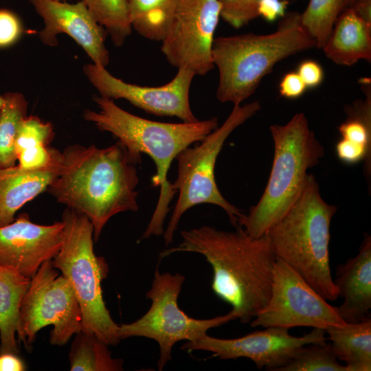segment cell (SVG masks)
<instances>
[{"mask_svg":"<svg viewBox=\"0 0 371 371\" xmlns=\"http://www.w3.org/2000/svg\"><path fill=\"white\" fill-rule=\"evenodd\" d=\"M233 232L203 225L181 232L177 247L159 253V260L178 252L201 254L212 267V289L232 306L241 323L253 319L267 302L276 256L265 235L255 238L240 226Z\"/></svg>","mask_w":371,"mask_h":371,"instance_id":"cell-1","label":"cell"},{"mask_svg":"<svg viewBox=\"0 0 371 371\" xmlns=\"http://www.w3.org/2000/svg\"><path fill=\"white\" fill-rule=\"evenodd\" d=\"M61 153L59 174L47 192L66 207L86 216L97 242L112 216L138 210L136 165L119 141L102 148L70 145Z\"/></svg>","mask_w":371,"mask_h":371,"instance_id":"cell-2","label":"cell"},{"mask_svg":"<svg viewBox=\"0 0 371 371\" xmlns=\"http://www.w3.org/2000/svg\"><path fill=\"white\" fill-rule=\"evenodd\" d=\"M98 111L86 110L83 117L100 131L111 133L126 147L131 161L142 162V155H148L156 166L152 185L159 187V199L152 218L141 239L164 234V224L169 205L177 193L168 179L174 159L185 148L201 142L218 127L216 117L194 122L168 123L135 115L118 106L113 100L94 95Z\"/></svg>","mask_w":371,"mask_h":371,"instance_id":"cell-3","label":"cell"},{"mask_svg":"<svg viewBox=\"0 0 371 371\" xmlns=\"http://www.w3.org/2000/svg\"><path fill=\"white\" fill-rule=\"evenodd\" d=\"M314 47L315 41L303 27L297 12H286L270 34L215 38L212 59L219 76L217 100L240 104L278 62Z\"/></svg>","mask_w":371,"mask_h":371,"instance_id":"cell-4","label":"cell"},{"mask_svg":"<svg viewBox=\"0 0 371 371\" xmlns=\"http://www.w3.org/2000/svg\"><path fill=\"white\" fill-rule=\"evenodd\" d=\"M337 210L324 201L315 176L308 173L299 196L266 233L276 258L330 301L339 297L329 254L330 223Z\"/></svg>","mask_w":371,"mask_h":371,"instance_id":"cell-5","label":"cell"},{"mask_svg":"<svg viewBox=\"0 0 371 371\" xmlns=\"http://www.w3.org/2000/svg\"><path fill=\"white\" fill-rule=\"evenodd\" d=\"M270 131L274 153L267 186L258 202L238 222L255 238L265 235L287 212L302 190L308 170L324 155L304 113L285 124L271 125Z\"/></svg>","mask_w":371,"mask_h":371,"instance_id":"cell-6","label":"cell"},{"mask_svg":"<svg viewBox=\"0 0 371 371\" xmlns=\"http://www.w3.org/2000/svg\"><path fill=\"white\" fill-rule=\"evenodd\" d=\"M63 241L52 265L71 283L82 317V330L94 334L109 346H116L120 339L118 324L106 306L102 282L109 266L93 249V226L84 214L66 207L62 214Z\"/></svg>","mask_w":371,"mask_h":371,"instance_id":"cell-7","label":"cell"},{"mask_svg":"<svg viewBox=\"0 0 371 371\" xmlns=\"http://www.w3.org/2000/svg\"><path fill=\"white\" fill-rule=\"evenodd\" d=\"M260 108L258 101L243 106L234 105L221 126L207 135L199 145L193 148L189 146L177 156V177L172 185L176 192H179V196L163 234L166 246L172 243L182 215L196 205L210 203L219 206L227 213L232 225L238 226L244 214L220 192L215 180V165L227 138Z\"/></svg>","mask_w":371,"mask_h":371,"instance_id":"cell-8","label":"cell"},{"mask_svg":"<svg viewBox=\"0 0 371 371\" xmlns=\"http://www.w3.org/2000/svg\"><path fill=\"white\" fill-rule=\"evenodd\" d=\"M185 280V276L180 273H160L156 269L151 287L146 292V297L151 301L148 311L137 320L117 327L120 339L143 337L152 339L159 344V370H162L171 360L172 349L176 343L194 341L210 328L236 319L230 312L210 319L189 317L177 303Z\"/></svg>","mask_w":371,"mask_h":371,"instance_id":"cell-9","label":"cell"},{"mask_svg":"<svg viewBox=\"0 0 371 371\" xmlns=\"http://www.w3.org/2000/svg\"><path fill=\"white\" fill-rule=\"evenodd\" d=\"M53 326L49 343L63 346L82 330L81 309L70 282L52 260L43 262L32 276L19 308L17 339L30 352L36 335Z\"/></svg>","mask_w":371,"mask_h":371,"instance_id":"cell-10","label":"cell"},{"mask_svg":"<svg viewBox=\"0 0 371 371\" xmlns=\"http://www.w3.org/2000/svg\"><path fill=\"white\" fill-rule=\"evenodd\" d=\"M346 322L337 307L330 305L297 271L277 258L269 298L257 313L251 327L305 326L326 329Z\"/></svg>","mask_w":371,"mask_h":371,"instance_id":"cell-11","label":"cell"},{"mask_svg":"<svg viewBox=\"0 0 371 371\" xmlns=\"http://www.w3.org/2000/svg\"><path fill=\"white\" fill-rule=\"evenodd\" d=\"M220 17L217 0H178L161 41V51L169 64L195 76H205L214 69L212 49Z\"/></svg>","mask_w":371,"mask_h":371,"instance_id":"cell-12","label":"cell"},{"mask_svg":"<svg viewBox=\"0 0 371 371\" xmlns=\"http://www.w3.org/2000/svg\"><path fill=\"white\" fill-rule=\"evenodd\" d=\"M289 330L269 326L235 339L216 338L205 333L194 341H186L181 349L212 352L213 357L221 359L247 358L258 369L278 371L305 345L327 340L323 328H313L301 337L291 335Z\"/></svg>","mask_w":371,"mask_h":371,"instance_id":"cell-13","label":"cell"},{"mask_svg":"<svg viewBox=\"0 0 371 371\" xmlns=\"http://www.w3.org/2000/svg\"><path fill=\"white\" fill-rule=\"evenodd\" d=\"M85 75L100 96L124 99L137 108L157 116L177 117L184 122L199 120L192 111L189 94L195 74L179 68L173 79L161 86L148 87L128 83L93 63L83 67Z\"/></svg>","mask_w":371,"mask_h":371,"instance_id":"cell-14","label":"cell"},{"mask_svg":"<svg viewBox=\"0 0 371 371\" xmlns=\"http://www.w3.org/2000/svg\"><path fill=\"white\" fill-rule=\"evenodd\" d=\"M63 233L62 221L40 225L21 213L12 223L0 226V264L32 278L43 262L58 254Z\"/></svg>","mask_w":371,"mask_h":371,"instance_id":"cell-15","label":"cell"},{"mask_svg":"<svg viewBox=\"0 0 371 371\" xmlns=\"http://www.w3.org/2000/svg\"><path fill=\"white\" fill-rule=\"evenodd\" d=\"M44 21L39 33L41 41L57 45L56 36L63 33L71 37L87 53L93 64L106 67L109 52L105 45L106 30L94 19L85 3H67L55 0H30Z\"/></svg>","mask_w":371,"mask_h":371,"instance_id":"cell-16","label":"cell"},{"mask_svg":"<svg viewBox=\"0 0 371 371\" xmlns=\"http://www.w3.org/2000/svg\"><path fill=\"white\" fill-rule=\"evenodd\" d=\"M334 283L342 304L337 307L341 319L355 323L370 317L371 237L366 234L359 253L337 267Z\"/></svg>","mask_w":371,"mask_h":371,"instance_id":"cell-17","label":"cell"},{"mask_svg":"<svg viewBox=\"0 0 371 371\" xmlns=\"http://www.w3.org/2000/svg\"><path fill=\"white\" fill-rule=\"evenodd\" d=\"M62 163L59 150L53 161L41 169H25L17 164L0 169V226L15 220L16 213L45 191L58 175Z\"/></svg>","mask_w":371,"mask_h":371,"instance_id":"cell-18","label":"cell"},{"mask_svg":"<svg viewBox=\"0 0 371 371\" xmlns=\"http://www.w3.org/2000/svg\"><path fill=\"white\" fill-rule=\"evenodd\" d=\"M326 56L337 65L352 66L360 60H371V26L351 7L344 8L322 47Z\"/></svg>","mask_w":371,"mask_h":371,"instance_id":"cell-19","label":"cell"},{"mask_svg":"<svg viewBox=\"0 0 371 371\" xmlns=\"http://www.w3.org/2000/svg\"><path fill=\"white\" fill-rule=\"evenodd\" d=\"M31 278L0 264V352L19 355V308Z\"/></svg>","mask_w":371,"mask_h":371,"instance_id":"cell-20","label":"cell"},{"mask_svg":"<svg viewBox=\"0 0 371 371\" xmlns=\"http://www.w3.org/2000/svg\"><path fill=\"white\" fill-rule=\"evenodd\" d=\"M337 359L347 371L371 370V318L326 329Z\"/></svg>","mask_w":371,"mask_h":371,"instance_id":"cell-21","label":"cell"},{"mask_svg":"<svg viewBox=\"0 0 371 371\" xmlns=\"http://www.w3.org/2000/svg\"><path fill=\"white\" fill-rule=\"evenodd\" d=\"M109 346L93 333L78 332L75 335L69 352L70 370H123V360L113 358Z\"/></svg>","mask_w":371,"mask_h":371,"instance_id":"cell-22","label":"cell"},{"mask_svg":"<svg viewBox=\"0 0 371 371\" xmlns=\"http://www.w3.org/2000/svg\"><path fill=\"white\" fill-rule=\"evenodd\" d=\"M178 0H129L132 28L144 38L161 41Z\"/></svg>","mask_w":371,"mask_h":371,"instance_id":"cell-23","label":"cell"},{"mask_svg":"<svg viewBox=\"0 0 371 371\" xmlns=\"http://www.w3.org/2000/svg\"><path fill=\"white\" fill-rule=\"evenodd\" d=\"M4 103L0 108V169L17 164L15 142L22 121L26 117L28 103L17 91L4 93Z\"/></svg>","mask_w":371,"mask_h":371,"instance_id":"cell-24","label":"cell"},{"mask_svg":"<svg viewBox=\"0 0 371 371\" xmlns=\"http://www.w3.org/2000/svg\"><path fill=\"white\" fill-rule=\"evenodd\" d=\"M109 35L115 47L124 45L132 32L129 0H82Z\"/></svg>","mask_w":371,"mask_h":371,"instance_id":"cell-25","label":"cell"},{"mask_svg":"<svg viewBox=\"0 0 371 371\" xmlns=\"http://www.w3.org/2000/svg\"><path fill=\"white\" fill-rule=\"evenodd\" d=\"M346 7L345 0H309L301 21L308 34L322 49L336 20Z\"/></svg>","mask_w":371,"mask_h":371,"instance_id":"cell-26","label":"cell"},{"mask_svg":"<svg viewBox=\"0 0 371 371\" xmlns=\"http://www.w3.org/2000/svg\"><path fill=\"white\" fill-rule=\"evenodd\" d=\"M278 371H347L339 363L331 344H306Z\"/></svg>","mask_w":371,"mask_h":371,"instance_id":"cell-27","label":"cell"},{"mask_svg":"<svg viewBox=\"0 0 371 371\" xmlns=\"http://www.w3.org/2000/svg\"><path fill=\"white\" fill-rule=\"evenodd\" d=\"M54 137L52 124L36 116H27L22 121L16 139V155L19 152L37 145L49 146ZM17 156V155H16Z\"/></svg>","mask_w":371,"mask_h":371,"instance_id":"cell-28","label":"cell"},{"mask_svg":"<svg viewBox=\"0 0 371 371\" xmlns=\"http://www.w3.org/2000/svg\"><path fill=\"white\" fill-rule=\"evenodd\" d=\"M221 17L234 28L238 29L259 16L260 0H217Z\"/></svg>","mask_w":371,"mask_h":371,"instance_id":"cell-29","label":"cell"},{"mask_svg":"<svg viewBox=\"0 0 371 371\" xmlns=\"http://www.w3.org/2000/svg\"><path fill=\"white\" fill-rule=\"evenodd\" d=\"M59 152L47 145H37L17 153V165L25 169H41L48 166Z\"/></svg>","mask_w":371,"mask_h":371,"instance_id":"cell-30","label":"cell"},{"mask_svg":"<svg viewBox=\"0 0 371 371\" xmlns=\"http://www.w3.org/2000/svg\"><path fill=\"white\" fill-rule=\"evenodd\" d=\"M337 157L347 164H355L366 161V175L370 176V149L341 138L335 146Z\"/></svg>","mask_w":371,"mask_h":371,"instance_id":"cell-31","label":"cell"},{"mask_svg":"<svg viewBox=\"0 0 371 371\" xmlns=\"http://www.w3.org/2000/svg\"><path fill=\"white\" fill-rule=\"evenodd\" d=\"M22 25L18 16L6 9H0V48L12 45L20 38Z\"/></svg>","mask_w":371,"mask_h":371,"instance_id":"cell-32","label":"cell"},{"mask_svg":"<svg viewBox=\"0 0 371 371\" xmlns=\"http://www.w3.org/2000/svg\"><path fill=\"white\" fill-rule=\"evenodd\" d=\"M306 88L297 71H291L282 78L279 84V93L284 98L296 99L304 93Z\"/></svg>","mask_w":371,"mask_h":371,"instance_id":"cell-33","label":"cell"},{"mask_svg":"<svg viewBox=\"0 0 371 371\" xmlns=\"http://www.w3.org/2000/svg\"><path fill=\"white\" fill-rule=\"evenodd\" d=\"M297 73L299 74L307 88H315L319 86L324 80V70L317 62L306 60L302 62Z\"/></svg>","mask_w":371,"mask_h":371,"instance_id":"cell-34","label":"cell"},{"mask_svg":"<svg viewBox=\"0 0 371 371\" xmlns=\"http://www.w3.org/2000/svg\"><path fill=\"white\" fill-rule=\"evenodd\" d=\"M290 2L286 0H260L258 14L269 22L282 18Z\"/></svg>","mask_w":371,"mask_h":371,"instance_id":"cell-35","label":"cell"},{"mask_svg":"<svg viewBox=\"0 0 371 371\" xmlns=\"http://www.w3.org/2000/svg\"><path fill=\"white\" fill-rule=\"evenodd\" d=\"M26 366L16 354L0 352V371H24Z\"/></svg>","mask_w":371,"mask_h":371,"instance_id":"cell-36","label":"cell"},{"mask_svg":"<svg viewBox=\"0 0 371 371\" xmlns=\"http://www.w3.org/2000/svg\"><path fill=\"white\" fill-rule=\"evenodd\" d=\"M350 7L361 20L371 26V0H355Z\"/></svg>","mask_w":371,"mask_h":371,"instance_id":"cell-37","label":"cell"},{"mask_svg":"<svg viewBox=\"0 0 371 371\" xmlns=\"http://www.w3.org/2000/svg\"><path fill=\"white\" fill-rule=\"evenodd\" d=\"M3 103H4L3 95H0V108L3 106Z\"/></svg>","mask_w":371,"mask_h":371,"instance_id":"cell-38","label":"cell"},{"mask_svg":"<svg viewBox=\"0 0 371 371\" xmlns=\"http://www.w3.org/2000/svg\"><path fill=\"white\" fill-rule=\"evenodd\" d=\"M355 0H345L346 4L351 5Z\"/></svg>","mask_w":371,"mask_h":371,"instance_id":"cell-39","label":"cell"},{"mask_svg":"<svg viewBox=\"0 0 371 371\" xmlns=\"http://www.w3.org/2000/svg\"><path fill=\"white\" fill-rule=\"evenodd\" d=\"M286 1H287L289 2H291V1H298V0H286Z\"/></svg>","mask_w":371,"mask_h":371,"instance_id":"cell-40","label":"cell"},{"mask_svg":"<svg viewBox=\"0 0 371 371\" xmlns=\"http://www.w3.org/2000/svg\"><path fill=\"white\" fill-rule=\"evenodd\" d=\"M55 1H65V0H55Z\"/></svg>","mask_w":371,"mask_h":371,"instance_id":"cell-41","label":"cell"}]
</instances>
